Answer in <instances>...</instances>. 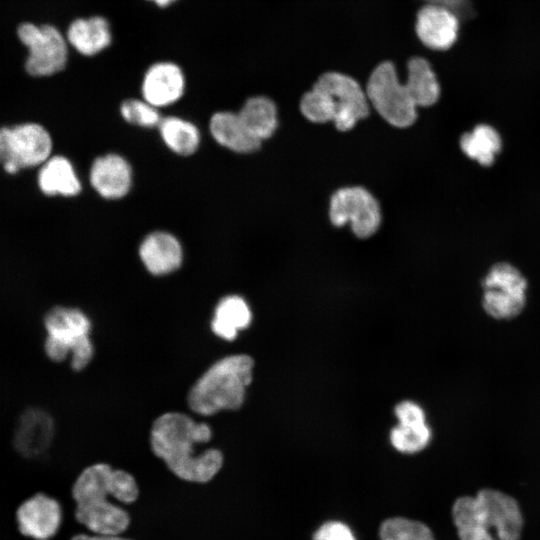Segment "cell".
<instances>
[{
	"mask_svg": "<svg viewBox=\"0 0 540 540\" xmlns=\"http://www.w3.org/2000/svg\"><path fill=\"white\" fill-rule=\"evenodd\" d=\"M212 434L207 423L171 411L155 419L149 439L154 456L174 477L187 483L206 484L224 468L221 450L197 451V445L209 442Z\"/></svg>",
	"mask_w": 540,
	"mask_h": 540,
	"instance_id": "1",
	"label": "cell"
},
{
	"mask_svg": "<svg viewBox=\"0 0 540 540\" xmlns=\"http://www.w3.org/2000/svg\"><path fill=\"white\" fill-rule=\"evenodd\" d=\"M452 516L460 540H519L523 517L517 501L510 495L495 490L482 489L476 496L458 498Z\"/></svg>",
	"mask_w": 540,
	"mask_h": 540,
	"instance_id": "2",
	"label": "cell"
},
{
	"mask_svg": "<svg viewBox=\"0 0 540 540\" xmlns=\"http://www.w3.org/2000/svg\"><path fill=\"white\" fill-rule=\"evenodd\" d=\"M183 91V73L173 63L154 64L144 76L142 83L143 99L158 109L178 101Z\"/></svg>",
	"mask_w": 540,
	"mask_h": 540,
	"instance_id": "17",
	"label": "cell"
},
{
	"mask_svg": "<svg viewBox=\"0 0 540 540\" xmlns=\"http://www.w3.org/2000/svg\"><path fill=\"white\" fill-rule=\"evenodd\" d=\"M300 110L311 122L333 121L338 130L347 131L368 116L369 101L355 79L338 72H326L303 95Z\"/></svg>",
	"mask_w": 540,
	"mask_h": 540,
	"instance_id": "4",
	"label": "cell"
},
{
	"mask_svg": "<svg viewBox=\"0 0 540 540\" xmlns=\"http://www.w3.org/2000/svg\"><path fill=\"white\" fill-rule=\"evenodd\" d=\"M44 327V350L50 360L62 362L70 355V365L74 371L88 366L94 355L90 337L92 324L82 310L56 306L45 315Z\"/></svg>",
	"mask_w": 540,
	"mask_h": 540,
	"instance_id": "5",
	"label": "cell"
},
{
	"mask_svg": "<svg viewBox=\"0 0 540 540\" xmlns=\"http://www.w3.org/2000/svg\"><path fill=\"white\" fill-rule=\"evenodd\" d=\"M430 439L431 430L426 422L399 423L390 433L391 444L402 453L419 452Z\"/></svg>",
	"mask_w": 540,
	"mask_h": 540,
	"instance_id": "27",
	"label": "cell"
},
{
	"mask_svg": "<svg viewBox=\"0 0 540 540\" xmlns=\"http://www.w3.org/2000/svg\"><path fill=\"white\" fill-rule=\"evenodd\" d=\"M52 146L49 132L40 124L0 128V163L10 174L42 165L51 157Z\"/></svg>",
	"mask_w": 540,
	"mask_h": 540,
	"instance_id": "7",
	"label": "cell"
},
{
	"mask_svg": "<svg viewBox=\"0 0 540 540\" xmlns=\"http://www.w3.org/2000/svg\"><path fill=\"white\" fill-rule=\"evenodd\" d=\"M53 434L54 422L50 414L39 408H29L16 426L14 446L22 456L36 457L49 447Z\"/></svg>",
	"mask_w": 540,
	"mask_h": 540,
	"instance_id": "16",
	"label": "cell"
},
{
	"mask_svg": "<svg viewBox=\"0 0 540 540\" xmlns=\"http://www.w3.org/2000/svg\"><path fill=\"white\" fill-rule=\"evenodd\" d=\"M154 1L157 5L161 6V7H164V6H167L168 4H170L171 2L175 1V0H152Z\"/></svg>",
	"mask_w": 540,
	"mask_h": 540,
	"instance_id": "33",
	"label": "cell"
},
{
	"mask_svg": "<svg viewBox=\"0 0 540 540\" xmlns=\"http://www.w3.org/2000/svg\"><path fill=\"white\" fill-rule=\"evenodd\" d=\"M17 34L28 49L25 68L30 75L50 76L65 67L68 53L66 41L54 26L23 23Z\"/></svg>",
	"mask_w": 540,
	"mask_h": 540,
	"instance_id": "9",
	"label": "cell"
},
{
	"mask_svg": "<svg viewBox=\"0 0 540 540\" xmlns=\"http://www.w3.org/2000/svg\"><path fill=\"white\" fill-rule=\"evenodd\" d=\"M93 189L104 199L125 197L132 186L133 172L129 162L121 155L107 153L97 157L89 172Z\"/></svg>",
	"mask_w": 540,
	"mask_h": 540,
	"instance_id": "13",
	"label": "cell"
},
{
	"mask_svg": "<svg viewBox=\"0 0 540 540\" xmlns=\"http://www.w3.org/2000/svg\"><path fill=\"white\" fill-rule=\"evenodd\" d=\"M19 532L33 540H51L63 523L60 501L43 491L36 492L19 503L15 510Z\"/></svg>",
	"mask_w": 540,
	"mask_h": 540,
	"instance_id": "11",
	"label": "cell"
},
{
	"mask_svg": "<svg viewBox=\"0 0 540 540\" xmlns=\"http://www.w3.org/2000/svg\"><path fill=\"white\" fill-rule=\"evenodd\" d=\"M381 540H434L431 530L423 523L406 518H390L380 528Z\"/></svg>",
	"mask_w": 540,
	"mask_h": 540,
	"instance_id": "28",
	"label": "cell"
},
{
	"mask_svg": "<svg viewBox=\"0 0 540 540\" xmlns=\"http://www.w3.org/2000/svg\"><path fill=\"white\" fill-rule=\"evenodd\" d=\"M482 307L496 320L516 318L526 304L527 281L508 263L493 265L482 282Z\"/></svg>",
	"mask_w": 540,
	"mask_h": 540,
	"instance_id": "8",
	"label": "cell"
},
{
	"mask_svg": "<svg viewBox=\"0 0 540 540\" xmlns=\"http://www.w3.org/2000/svg\"><path fill=\"white\" fill-rule=\"evenodd\" d=\"M70 540H133L123 535L104 536L95 535L88 532H80L71 537Z\"/></svg>",
	"mask_w": 540,
	"mask_h": 540,
	"instance_id": "32",
	"label": "cell"
},
{
	"mask_svg": "<svg viewBox=\"0 0 540 540\" xmlns=\"http://www.w3.org/2000/svg\"><path fill=\"white\" fill-rule=\"evenodd\" d=\"M252 320L248 303L239 295H227L216 304L211 319L214 335L225 341H233Z\"/></svg>",
	"mask_w": 540,
	"mask_h": 540,
	"instance_id": "20",
	"label": "cell"
},
{
	"mask_svg": "<svg viewBox=\"0 0 540 540\" xmlns=\"http://www.w3.org/2000/svg\"><path fill=\"white\" fill-rule=\"evenodd\" d=\"M237 113L248 132L261 143L271 137L277 128V109L267 97L249 98Z\"/></svg>",
	"mask_w": 540,
	"mask_h": 540,
	"instance_id": "23",
	"label": "cell"
},
{
	"mask_svg": "<svg viewBox=\"0 0 540 540\" xmlns=\"http://www.w3.org/2000/svg\"><path fill=\"white\" fill-rule=\"evenodd\" d=\"M75 518L88 533L104 536L123 535L131 523L126 506L112 499L76 503Z\"/></svg>",
	"mask_w": 540,
	"mask_h": 540,
	"instance_id": "12",
	"label": "cell"
},
{
	"mask_svg": "<svg viewBox=\"0 0 540 540\" xmlns=\"http://www.w3.org/2000/svg\"><path fill=\"white\" fill-rule=\"evenodd\" d=\"M329 218L338 227L349 223L357 237L368 238L378 230L381 212L377 200L369 191L353 186L341 188L332 195Z\"/></svg>",
	"mask_w": 540,
	"mask_h": 540,
	"instance_id": "10",
	"label": "cell"
},
{
	"mask_svg": "<svg viewBox=\"0 0 540 540\" xmlns=\"http://www.w3.org/2000/svg\"><path fill=\"white\" fill-rule=\"evenodd\" d=\"M365 92L375 110L392 126L405 128L415 122L417 106L391 62L380 63L373 70Z\"/></svg>",
	"mask_w": 540,
	"mask_h": 540,
	"instance_id": "6",
	"label": "cell"
},
{
	"mask_svg": "<svg viewBox=\"0 0 540 540\" xmlns=\"http://www.w3.org/2000/svg\"><path fill=\"white\" fill-rule=\"evenodd\" d=\"M67 39L79 53L92 56L110 44L109 24L100 16L77 19L70 24Z\"/></svg>",
	"mask_w": 540,
	"mask_h": 540,
	"instance_id": "22",
	"label": "cell"
},
{
	"mask_svg": "<svg viewBox=\"0 0 540 540\" xmlns=\"http://www.w3.org/2000/svg\"><path fill=\"white\" fill-rule=\"evenodd\" d=\"M460 147L469 158L490 166L501 149V138L493 127L481 124L462 135Z\"/></svg>",
	"mask_w": 540,
	"mask_h": 540,
	"instance_id": "26",
	"label": "cell"
},
{
	"mask_svg": "<svg viewBox=\"0 0 540 540\" xmlns=\"http://www.w3.org/2000/svg\"><path fill=\"white\" fill-rule=\"evenodd\" d=\"M313 540H356L350 528L342 522L330 521L323 524L314 534Z\"/></svg>",
	"mask_w": 540,
	"mask_h": 540,
	"instance_id": "30",
	"label": "cell"
},
{
	"mask_svg": "<svg viewBox=\"0 0 540 540\" xmlns=\"http://www.w3.org/2000/svg\"><path fill=\"white\" fill-rule=\"evenodd\" d=\"M157 128L163 143L180 156L194 154L200 145L201 135L197 126L181 117H164Z\"/></svg>",
	"mask_w": 540,
	"mask_h": 540,
	"instance_id": "25",
	"label": "cell"
},
{
	"mask_svg": "<svg viewBox=\"0 0 540 540\" xmlns=\"http://www.w3.org/2000/svg\"><path fill=\"white\" fill-rule=\"evenodd\" d=\"M253 367V359L246 354L218 359L189 389V408L203 416L239 409L244 403L246 388L252 382Z\"/></svg>",
	"mask_w": 540,
	"mask_h": 540,
	"instance_id": "3",
	"label": "cell"
},
{
	"mask_svg": "<svg viewBox=\"0 0 540 540\" xmlns=\"http://www.w3.org/2000/svg\"><path fill=\"white\" fill-rule=\"evenodd\" d=\"M120 113L129 124L143 128L157 127L162 119L158 108L144 99L125 100L120 106Z\"/></svg>",
	"mask_w": 540,
	"mask_h": 540,
	"instance_id": "29",
	"label": "cell"
},
{
	"mask_svg": "<svg viewBox=\"0 0 540 540\" xmlns=\"http://www.w3.org/2000/svg\"><path fill=\"white\" fill-rule=\"evenodd\" d=\"M428 3L439 4L448 7L459 17L469 18L473 15V8L470 0H426Z\"/></svg>",
	"mask_w": 540,
	"mask_h": 540,
	"instance_id": "31",
	"label": "cell"
},
{
	"mask_svg": "<svg viewBox=\"0 0 540 540\" xmlns=\"http://www.w3.org/2000/svg\"><path fill=\"white\" fill-rule=\"evenodd\" d=\"M115 467L104 461L88 464L76 476L71 496L75 503L112 499Z\"/></svg>",
	"mask_w": 540,
	"mask_h": 540,
	"instance_id": "18",
	"label": "cell"
},
{
	"mask_svg": "<svg viewBox=\"0 0 540 540\" xmlns=\"http://www.w3.org/2000/svg\"><path fill=\"white\" fill-rule=\"evenodd\" d=\"M209 131L220 146L236 153H252L261 146L245 128L238 113L216 112L209 121Z\"/></svg>",
	"mask_w": 540,
	"mask_h": 540,
	"instance_id": "19",
	"label": "cell"
},
{
	"mask_svg": "<svg viewBox=\"0 0 540 540\" xmlns=\"http://www.w3.org/2000/svg\"><path fill=\"white\" fill-rule=\"evenodd\" d=\"M415 28L425 46L434 50H446L457 39L459 16L448 7L428 3L419 10Z\"/></svg>",
	"mask_w": 540,
	"mask_h": 540,
	"instance_id": "14",
	"label": "cell"
},
{
	"mask_svg": "<svg viewBox=\"0 0 540 540\" xmlns=\"http://www.w3.org/2000/svg\"><path fill=\"white\" fill-rule=\"evenodd\" d=\"M405 85L416 106H431L440 96V86L435 73L429 62L421 57L409 60Z\"/></svg>",
	"mask_w": 540,
	"mask_h": 540,
	"instance_id": "24",
	"label": "cell"
},
{
	"mask_svg": "<svg viewBox=\"0 0 540 540\" xmlns=\"http://www.w3.org/2000/svg\"><path fill=\"white\" fill-rule=\"evenodd\" d=\"M139 257L149 273L164 276L181 267L183 248L179 239L172 233L153 231L142 240Z\"/></svg>",
	"mask_w": 540,
	"mask_h": 540,
	"instance_id": "15",
	"label": "cell"
},
{
	"mask_svg": "<svg viewBox=\"0 0 540 540\" xmlns=\"http://www.w3.org/2000/svg\"><path fill=\"white\" fill-rule=\"evenodd\" d=\"M38 185L41 191L49 196L73 197L82 189L71 161L60 155L52 156L42 164Z\"/></svg>",
	"mask_w": 540,
	"mask_h": 540,
	"instance_id": "21",
	"label": "cell"
}]
</instances>
